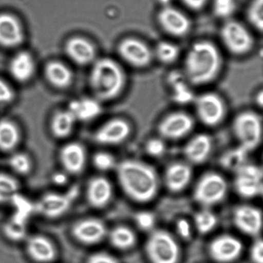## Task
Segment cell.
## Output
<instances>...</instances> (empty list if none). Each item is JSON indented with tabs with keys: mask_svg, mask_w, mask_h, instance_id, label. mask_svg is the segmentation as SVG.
Wrapping results in <instances>:
<instances>
[{
	"mask_svg": "<svg viewBox=\"0 0 263 263\" xmlns=\"http://www.w3.org/2000/svg\"><path fill=\"white\" fill-rule=\"evenodd\" d=\"M118 178L126 194L135 201H150L158 192L156 172L148 164L126 160L118 166Z\"/></svg>",
	"mask_w": 263,
	"mask_h": 263,
	"instance_id": "1",
	"label": "cell"
},
{
	"mask_svg": "<svg viewBox=\"0 0 263 263\" xmlns=\"http://www.w3.org/2000/svg\"><path fill=\"white\" fill-rule=\"evenodd\" d=\"M221 68V57L218 48L209 41H200L187 51L183 73L191 84L204 85L217 78Z\"/></svg>",
	"mask_w": 263,
	"mask_h": 263,
	"instance_id": "2",
	"label": "cell"
},
{
	"mask_svg": "<svg viewBox=\"0 0 263 263\" xmlns=\"http://www.w3.org/2000/svg\"><path fill=\"white\" fill-rule=\"evenodd\" d=\"M90 82L98 99L110 101L122 92L126 77L116 61L110 58H102L95 62L90 73Z\"/></svg>",
	"mask_w": 263,
	"mask_h": 263,
	"instance_id": "3",
	"label": "cell"
},
{
	"mask_svg": "<svg viewBox=\"0 0 263 263\" xmlns=\"http://www.w3.org/2000/svg\"><path fill=\"white\" fill-rule=\"evenodd\" d=\"M146 252L152 263H177L180 251L175 238L165 231L154 232L146 243Z\"/></svg>",
	"mask_w": 263,
	"mask_h": 263,
	"instance_id": "4",
	"label": "cell"
},
{
	"mask_svg": "<svg viewBox=\"0 0 263 263\" xmlns=\"http://www.w3.org/2000/svg\"><path fill=\"white\" fill-rule=\"evenodd\" d=\"M79 189L77 186L70 187L66 193L49 192L41 197L34 204L36 212L48 218H58L68 212L73 201L78 198Z\"/></svg>",
	"mask_w": 263,
	"mask_h": 263,
	"instance_id": "5",
	"label": "cell"
},
{
	"mask_svg": "<svg viewBox=\"0 0 263 263\" xmlns=\"http://www.w3.org/2000/svg\"><path fill=\"white\" fill-rule=\"evenodd\" d=\"M221 40L226 48L236 56L252 50L254 40L247 28L235 21H228L221 29Z\"/></svg>",
	"mask_w": 263,
	"mask_h": 263,
	"instance_id": "6",
	"label": "cell"
},
{
	"mask_svg": "<svg viewBox=\"0 0 263 263\" xmlns=\"http://www.w3.org/2000/svg\"><path fill=\"white\" fill-rule=\"evenodd\" d=\"M233 130L241 147L249 152L258 146L261 141V119L256 114L243 112L234 121Z\"/></svg>",
	"mask_w": 263,
	"mask_h": 263,
	"instance_id": "7",
	"label": "cell"
},
{
	"mask_svg": "<svg viewBox=\"0 0 263 263\" xmlns=\"http://www.w3.org/2000/svg\"><path fill=\"white\" fill-rule=\"evenodd\" d=\"M227 192V183L218 174H206L198 181L194 198L203 205L210 206L220 202Z\"/></svg>",
	"mask_w": 263,
	"mask_h": 263,
	"instance_id": "8",
	"label": "cell"
},
{
	"mask_svg": "<svg viewBox=\"0 0 263 263\" xmlns=\"http://www.w3.org/2000/svg\"><path fill=\"white\" fill-rule=\"evenodd\" d=\"M195 108L200 121L207 126L219 124L226 115L224 102L219 96L213 93L198 97L195 100Z\"/></svg>",
	"mask_w": 263,
	"mask_h": 263,
	"instance_id": "9",
	"label": "cell"
},
{
	"mask_svg": "<svg viewBox=\"0 0 263 263\" xmlns=\"http://www.w3.org/2000/svg\"><path fill=\"white\" fill-rule=\"evenodd\" d=\"M118 50L123 61L136 68L147 67L154 56L153 52L147 44L135 38L123 40Z\"/></svg>",
	"mask_w": 263,
	"mask_h": 263,
	"instance_id": "10",
	"label": "cell"
},
{
	"mask_svg": "<svg viewBox=\"0 0 263 263\" xmlns=\"http://www.w3.org/2000/svg\"><path fill=\"white\" fill-rule=\"evenodd\" d=\"M262 173L259 167L244 164L238 169L235 178V189L244 198H253L262 190Z\"/></svg>",
	"mask_w": 263,
	"mask_h": 263,
	"instance_id": "11",
	"label": "cell"
},
{
	"mask_svg": "<svg viewBox=\"0 0 263 263\" xmlns=\"http://www.w3.org/2000/svg\"><path fill=\"white\" fill-rule=\"evenodd\" d=\"M158 21L161 28L172 36L181 37L190 31L191 22L187 16L172 6L161 8Z\"/></svg>",
	"mask_w": 263,
	"mask_h": 263,
	"instance_id": "12",
	"label": "cell"
},
{
	"mask_svg": "<svg viewBox=\"0 0 263 263\" xmlns=\"http://www.w3.org/2000/svg\"><path fill=\"white\" fill-rule=\"evenodd\" d=\"M242 251L240 240L232 235H224L217 237L209 246V254L218 262H231L236 259Z\"/></svg>",
	"mask_w": 263,
	"mask_h": 263,
	"instance_id": "13",
	"label": "cell"
},
{
	"mask_svg": "<svg viewBox=\"0 0 263 263\" xmlns=\"http://www.w3.org/2000/svg\"><path fill=\"white\" fill-rule=\"evenodd\" d=\"M107 228L101 220L85 218L77 221L72 228L73 237L84 245H95L105 237Z\"/></svg>",
	"mask_w": 263,
	"mask_h": 263,
	"instance_id": "14",
	"label": "cell"
},
{
	"mask_svg": "<svg viewBox=\"0 0 263 263\" xmlns=\"http://www.w3.org/2000/svg\"><path fill=\"white\" fill-rule=\"evenodd\" d=\"M194 126L193 120L187 114L173 113L160 123L158 130L163 137L178 139L189 134Z\"/></svg>",
	"mask_w": 263,
	"mask_h": 263,
	"instance_id": "15",
	"label": "cell"
},
{
	"mask_svg": "<svg viewBox=\"0 0 263 263\" xmlns=\"http://www.w3.org/2000/svg\"><path fill=\"white\" fill-rule=\"evenodd\" d=\"M60 160L67 173L79 175L84 171L87 161L85 148L80 143H69L61 148Z\"/></svg>",
	"mask_w": 263,
	"mask_h": 263,
	"instance_id": "16",
	"label": "cell"
},
{
	"mask_svg": "<svg viewBox=\"0 0 263 263\" xmlns=\"http://www.w3.org/2000/svg\"><path fill=\"white\" fill-rule=\"evenodd\" d=\"M130 127L127 121L122 119H113L101 126L95 133V139L98 144H119L124 141L130 134Z\"/></svg>",
	"mask_w": 263,
	"mask_h": 263,
	"instance_id": "17",
	"label": "cell"
},
{
	"mask_svg": "<svg viewBox=\"0 0 263 263\" xmlns=\"http://www.w3.org/2000/svg\"><path fill=\"white\" fill-rule=\"evenodd\" d=\"M29 256L39 263H50L58 255L56 246L51 240L44 235H36L30 237L26 245Z\"/></svg>",
	"mask_w": 263,
	"mask_h": 263,
	"instance_id": "18",
	"label": "cell"
},
{
	"mask_svg": "<svg viewBox=\"0 0 263 263\" xmlns=\"http://www.w3.org/2000/svg\"><path fill=\"white\" fill-rule=\"evenodd\" d=\"M234 222L239 230L249 235H258L261 229V213L252 206H240L234 213Z\"/></svg>",
	"mask_w": 263,
	"mask_h": 263,
	"instance_id": "19",
	"label": "cell"
},
{
	"mask_svg": "<svg viewBox=\"0 0 263 263\" xmlns=\"http://www.w3.org/2000/svg\"><path fill=\"white\" fill-rule=\"evenodd\" d=\"M112 193L111 184L104 177H95L87 184V201L90 205L97 209L107 205L111 199Z\"/></svg>",
	"mask_w": 263,
	"mask_h": 263,
	"instance_id": "20",
	"label": "cell"
},
{
	"mask_svg": "<svg viewBox=\"0 0 263 263\" xmlns=\"http://www.w3.org/2000/svg\"><path fill=\"white\" fill-rule=\"evenodd\" d=\"M23 41L24 33L19 21L11 15H0V44L14 47L19 46Z\"/></svg>",
	"mask_w": 263,
	"mask_h": 263,
	"instance_id": "21",
	"label": "cell"
},
{
	"mask_svg": "<svg viewBox=\"0 0 263 263\" xmlns=\"http://www.w3.org/2000/svg\"><path fill=\"white\" fill-rule=\"evenodd\" d=\"M66 51L75 63L80 65H87L95 61L96 50L95 46L87 40L73 37L67 42Z\"/></svg>",
	"mask_w": 263,
	"mask_h": 263,
	"instance_id": "22",
	"label": "cell"
},
{
	"mask_svg": "<svg viewBox=\"0 0 263 263\" xmlns=\"http://www.w3.org/2000/svg\"><path fill=\"white\" fill-rule=\"evenodd\" d=\"M192 178V170L187 164L175 163L167 167L165 172L166 186L173 192H178L187 186Z\"/></svg>",
	"mask_w": 263,
	"mask_h": 263,
	"instance_id": "23",
	"label": "cell"
},
{
	"mask_svg": "<svg viewBox=\"0 0 263 263\" xmlns=\"http://www.w3.org/2000/svg\"><path fill=\"white\" fill-rule=\"evenodd\" d=\"M212 150V140L207 135H198L184 147V155L194 164L204 162Z\"/></svg>",
	"mask_w": 263,
	"mask_h": 263,
	"instance_id": "24",
	"label": "cell"
},
{
	"mask_svg": "<svg viewBox=\"0 0 263 263\" xmlns=\"http://www.w3.org/2000/svg\"><path fill=\"white\" fill-rule=\"evenodd\" d=\"M167 81L172 89V98L175 102L180 104H187L195 100L191 84L186 79L183 72H172L169 74Z\"/></svg>",
	"mask_w": 263,
	"mask_h": 263,
	"instance_id": "25",
	"label": "cell"
},
{
	"mask_svg": "<svg viewBox=\"0 0 263 263\" xmlns=\"http://www.w3.org/2000/svg\"><path fill=\"white\" fill-rule=\"evenodd\" d=\"M10 70L15 80L20 82H26L34 73V61L30 53L27 52H21L12 59Z\"/></svg>",
	"mask_w": 263,
	"mask_h": 263,
	"instance_id": "26",
	"label": "cell"
},
{
	"mask_svg": "<svg viewBox=\"0 0 263 263\" xmlns=\"http://www.w3.org/2000/svg\"><path fill=\"white\" fill-rule=\"evenodd\" d=\"M68 110L73 114L76 120L88 121L101 114V107L97 100L83 98L71 101L69 104Z\"/></svg>",
	"mask_w": 263,
	"mask_h": 263,
	"instance_id": "27",
	"label": "cell"
},
{
	"mask_svg": "<svg viewBox=\"0 0 263 263\" xmlns=\"http://www.w3.org/2000/svg\"><path fill=\"white\" fill-rule=\"evenodd\" d=\"M21 139V130L14 122L0 120V151L12 152L19 145Z\"/></svg>",
	"mask_w": 263,
	"mask_h": 263,
	"instance_id": "28",
	"label": "cell"
},
{
	"mask_svg": "<svg viewBox=\"0 0 263 263\" xmlns=\"http://www.w3.org/2000/svg\"><path fill=\"white\" fill-rule=\"evenodd\" d=\"M76 121L73 114L68 110L57 112L50 124L52 135L59 139L67 138L73 132Z\"/></svg>",
	"mask_w": 263,
	"mask_h": 263,
	"instance_id": "29",
	"label": "cell"
},
{
	"mask_svg": "<svg viewBox=\"0 0 263 263\" xmlns=\"http://www.w3.org/2000/svg\"><path fill=\"white\" fill-rule=\"evenodd\" d=\"M46 76L55 87L65 88L72 83L73 74L70 69L61 62L49 63L46 67Z\"/></svg>",
	"mask_w": 263,
	"mask_h": 263,
	"instance_id": "30",
	"label": "cell"
},
{
	"mask_svg": "<svg viewBox=\"0 0 263 263\" xmlns=\"http://www.w3.org/2000/svg\"><path fill=\"white\" fill-rule=\"evenodd\" d=\"M110 241L114 247L119 249H127L135 245L136 237L129 228L119 226L110 232Z\"/></svg>",
	"mask_w": 263,
	"mask_h": 263,
	"instance_id": "31",
	"label": "cell"
},
{
	"mask_svg": "<svg viewBox=\"0 0 263 263\" xmlns=\"http://www.w3.org/2000/svg\"><path fill=\"white\" fill-rule=\"evenodd\" d=\"M15 209L14 213L11 218L21 222H28L29 218L32 212L35 211L34 204L30 202L25 197L21 196L19 193L16 194L10 200Z\"/></svg>",
	"mask_w": 263,
	"mask_h": 263,
	"instance_id": "32",
	"label": "cell"
},
{
	"mask_svg": "<svg viewBox=\"0 0 263 263\" xmlns=\"http://www.w3.org/2000/svg\"><path fill=\"white\" fill-rule=\"evenodd\" d=\"M20 183L14 177L0 172V204L9 202L19 193Z\"/></svg>",
	"mask_w": 263,
	"mask_h": 263,
	"instance_id": "33",
	"label": "cell"
},
{
	"mask_svg": "<svg viewBox=\"0 0 263 263\" xmlns=\"http://www.w3.org/2000/svg\"><path fill=\"white\" fill-rule=\"evenodd\" d=\"M153 54L162 64H170L178 59L180 50L175 44L167 41H162L157 44Z\"/></svg>",
	"mask_w": 263,
	"mask_h": 263,
	"instance_id": "34",
	"label": "cell"
},
{
	"mask_svg": "<svg viewBox=\"0 0 263 263\" xmlns=\"http://www.w3.org/2000/svg\"><path fill=\"white\" fill-rule=\"evenodd\" d=\"M4 234L12 241H21L27 238V224L10 218L4 224Z\"/></svg>",
	"mask_w": 263,
	"mask_h": 263,
	"instance_id": "35",
	"label": "cell"
},
{
	"mask_svg": "<svg viewBox=\"0 0 263 263\" xmlns=\"http://www.w3.org/2000/svg\"><path fill=\"white\" fill-rule=\"evenodd\" d=\"M246 16L249 24L261 32L263 28V0H252Z\"/></svg>",
	"mask_w": 263,
	"mask_h": 263,
	"instance_id": "36",
	"label": "cell"
},
{
	"mask_svg": "<svg viewBox=\"0 0 263 263\" xmlns=\"http://www.w3.org/2000/svg\"><path fill=\"white\" fill-rule=\"evenodd\" d=\"M248 151L240 146L238 148L234 149L226 153L221 159V164L224 167L237 169L244 165L247 156Z\"/></svg>",
	"mask_w": 263,
	"mask_h": 263,
	"instance_id": "37",
	"label": "cell"
},
{
	"mask_svg": "<svg viewBox=\"0 0 263 263\" xmlns=\"http://www.w3.org/2000/svg\"><path fill=\"white\" fill-rule=\"evenodd\" d=\"M10 167L19 175H28L31 172L33 164L27 154L18 152L13 154L9 160Z\"/></svg>",
	"mask_w": 263,
	"mask_h": 263,
	"instance_id": "38",
	"label": "cell"
},
{
	"mask_svg": "<svg viewBox=\"0 0 263 263\" xmlns=\"http://www.w3.org/2000/svg\"><path fill=\"white\" fill-rule=\"evenodd\" d=\"M195 222L198 232L205 234L212 231L216 226L217 218L215 214L210 211H201L195 215Z\"/></svg>",
	"mask_w": 263,
	"mask_h": 263,
	"instance_id": "39",
	"label": "cell"
},
{
	"mask_svg": "<svg viewBox=\"0 0 263 263\" xmlns=\"http://www.w3.org/2000/svg\"><path fill=\"white\" fill-rule=\"evenodd\" d=\"M212 9L217 17L227 20L235 13L236 2L235 0H214Z\"/></svg>",
	"mask_w": 263,
	"mask_h": 263,
	"instance_id": "40",
	"label": "cell"
},
{
	"mask_svg": "<svg viewBox=\"0 0 263 263\" xmlns=\"http://www.w3.org/2000/svg\"><path fill=\"white\" fill-rule=\"evenodd\" d=\"M93 165L101 171H107L115 166V161L114 157L107 152H98L93 158Z\"/></svg>",
	"mask_w": 263,
	"mask_h": 263,
	"instance_id": "41",
	"label": "cell"
},
{
	"mask_svg": "<svg viewBox=\"0 0 263 263\" xmlns=\"http://www.w3.org/2000/svg\"><path fill=\"white\" fill-rule=\"evenodd\" d=\"M136 222L139 228L146 230L153 227L155 222V216L150 212H139L136 215Z\"/></svg>",
	"mask_w": 263,
	"mask_h": 263,
	"instance_id": "42",
	"label": "cell"
},
{
	"mask_svg": "<svg viewBox=\"0 0 263 263\" xmlns=\"http://www.w3.org/2000/svg\"><path fill=\"white\" fill-rule=\"evenodd\" d=\"M165 145L161 140L154 138L150 140L146 145L147 153L152 156L158 157L164 153Z\"/></svg>",
	"mask_w": 263,
	"mask_h": 263,
	"instance_id": "43",
	"label": "cell"
},
{
	"mask_svg": "<svg viewBox=\"0 0 263 263\" xmlns=\"http://www.w3.org/2000/svg\"><path fill=\"white\" fill-rule=\"evenodd\" d=\"M14 98V93L4 81L0 80V104H9Z\"/></svg>",
	"mask_w": 263,
	"mask_h": 263,
	"instance_id": "44",
	"label": "cell"
},
{
	"mask_svg": "<svg viewBox=\"0 0 263 263\" xmlns=\"http://www.w3.org/2000/svg\"><path fill=\"white\" fill-rule=\"evenodd\" d=\"M251 258L254 263L263 262V243L261 239L256 240L252 245Z\"/></svg>",
	"mask_w": 263,
	"mask_h": 263,
	"instance_id": "45",
	"label": "cell"
},
{
	"mask_svg": "<svg viewBox=\"0 0 263 263\" xmlns=\"http://www.w3.org/2000/svg\"><path fill=\"white\" fill-rule=\"evenodd\" d=\"M87 263H118L116 258L104 252H98L90 255Z\"/></svg>",
	"mask_w": 263,
	"mask_h": 263,
	"instance_id": "46",
	"label": "cell"
},
{
	"mask_svg": "<svg viewBox=\"0 0 263 263\" xmlns=\"http://www.w3.org/2000/svg\"><path fill=\"white\" fill-rule=\"evenodd\" d=\"M177 230L180 236L184 238H189L191 235V227L189 221L181 219L177 223Z\"/></svg>",
	"mask_w": 263,
	"mask_h": 263,
	"instance_id": "47",
	"label": "cell"
},
{
	"mask_svg": "<svg viewBox=\"0 0 263 263\" xmlns=\"http://www.w3.org/2000/svg\"><path fill=\"white\" fill-rule=\"evenodd\" d=\"M183 4L192 10H200L204 7L207 0H181Z\"/></svg>",
	"mask_w": 263,
	"mask_h": 263,
	"instance_id": "48",
	"label": "cell"
},
{
	"mask_svg": "<svg viewBox=\"0 0 263 263\" xmlns=\"http://www.w3.org/2000/svg\"><path fill=\"white\" fill-rule=\"evenodd\" d=\"M52 181L58 185H64L68 181V177L64 172H56L52 177Z\"/></svg>",
	"mask_w": 263,
	"mask_h": 263,
	"instance_id": "49",
	"label": "cell"
},
{
	"mask_svg": "<svg viewBox=\"0 0 263 263\" xmlns=\"http://www.w3.org/2000/svg\"><path fill=\"white\" fill-rule=\"evenodd\" d=\"M256 101H257V104H258V105H259V106L262 105V103H263L262 91H260L259 93H258V95H257Z\"/></svg>",
	"mask_w": 263,
	"mask_h": 263,
	"instance_id": "50",
	"label": "cell"
}]
</instances>
